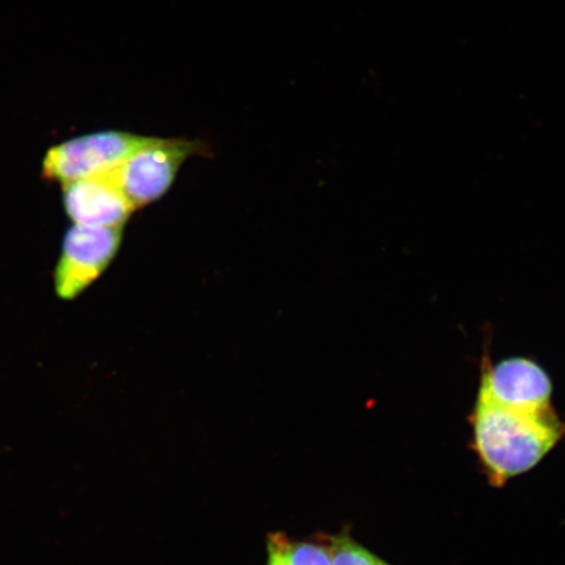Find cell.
<instances>
[{
  "mask_svg": "<svg viewBox=\"0 0 565 565\" xmlns=\"http://www.w3.org/2000/svg\"><path fill=\"white\" fill-rule=\"evenodd\" d=\"M266 565H333L328 543L298 541L271 533L266 541Z\"/></svg>",
  "mask_w": 565,
  "mask_h": 565,
  "instance_id": "52a82bcc",
  "label": "cell"
},
{
  "mask_svg": "<svg viewBox=\"0 0 565 565\" xmlns=\"http://www.w3.org/2000/svg\"><path fill=\"white\" fill-rule=\"evenodd\" d=\"M122 236L124 227H71L54 274L60 298L73 300L86 291L117 256Z\"/></svg>",
  "mask_w": 565,
  "mask_h": 565,
  "instance_id": "277c9868",
  "label": "cell"
},
{
  "mask_svg": "<svg viewBox=\"0 0 565 565\" xmlns=\"http://www.w3.org/2000/svg\"><path fill=\"white\" fill-rule=\"evenodd\" d=\"M201 141L150 138L116 168L119 185L134 209L161 200L172 188L183 162L201 153Z\"/></svg>",
  "mask_w": 565,
  "mask_h": 565,
  "instance_id": "7a4b0ae2",
  "label": "cell"
},
{
  "mask_svg": "<svg viewBox=\"0 0 565 565\" xmlns=\"http://www.w3.org/2000/svg\"><path fill=\"white\" fill-rule=\"evenodd\" d=\"M151 137L126 131H100L63 141L46 153L44 177L65 183L87 179L121 166Z\"/></svg>",
  "mask_w": 565,
  "mask_h": 565,
  "instance_id": "3957f363",
  "label": "cell"
},
{
  "mask_svg": "<svg viewBox=\"0 0 565 565\" xmlns=\"http://www.w3.org/2000/svg\"><path fill=\"white\" fill-rule=\"evenodd\" d=\"M328 545L333 565H391L352 540L349 534L330 536Z\"/></svg>",
  "mask_w": 565,
  "mask_h": 565,
  "instance_id": "ba28073f",
  "label": "cell"
},
{
  "mask_svg": "<svg viewBox=\"0 0 565 565\" xmlns=\"http://www.w3.org/2000/svg\"><path fill=\"white\" fill-rule=\"evenodd\" d=\"M472 448L493 484L535 468L565 434L554 409L530 414L477 401L471 415Z\"/></svg>",
  "mask_w": 565,
  "mask_h": 565,
  "instance_id": "6da1fadb",
  "label": "cell"
},
{
  "mask_svg": "<svg viewBox=\"0 0 565 565\" xmlns=\"http://www.w3.org/2000/svg\"><path fill=\"white\" fill-rule=\"evenodd\" d=\"M116 168L63 185V206L76 225L111 228L129 221L136 209L119 185Z\"/></svg>",
  "mask_w": 565,
  "mask_h": 565,
  "instance_id": "8992f818",
  "label": "cell"
},
{
  "mask_svg": "<svg viewBox=\"0 0 565 565\" xmlns=\"http://www.w3.org/2000/svg\"><path fill=\"white\" fill-rule=\"evenodd\" d=\"M478 398L515 412L547 413L553 409V383L534 360L510 358L483 371Z\"/></svg>",
  "mask_w": 565,
  "mask_h": 565,
  "instance_id": "5b68a950",
  "label": "cell"
}]
</instances>
